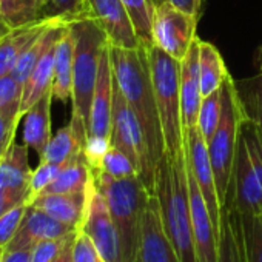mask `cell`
<instances>
[{
	"instance_id": "obj_32",
	"label": "cell",
	"mask_w": 262,
	"mask_h": 262,
	"mask_svg": "<svg viewBox=\"0 0 262 262\" xmlns=\"http://www.w3.org/2000/svg\"><path fill=\"white\" fill-rule=\"evenodd\" d=\"M242 85L244 86H241V83L236 82L245 111L248 117L257 125L262 135V71L254 79L242 82Z\"/></svg>"
},
{
	"instance_id": "obj_24",
	"label": "cell",
	"mask_w": 262,
	"mask_h": 262,
	"mask_svg": "<svg viewBox=\"0 0 262 262\" xmlns=\"http://www.w3.org/2000/svg\"><path fill=\"white\" fill-rule=\"evenodd\" d=\"M231 74L219 50L205 40H199V79L202 97L217 91Z\"/></svg>"
},
{
	"instance_id": "obj_5",
	"label": "cell",
	"mask_w": 262,
	"mask_h": 262,
	"mask_svg": "<svg viewBox=\"0 0 262 262\" xmlns=\"http://www.w3.org/2000/svg\"><path fill=\"white\" fill-rule=\"evenodd\" d=\"M230 208L236 210L242 217L262 213V135L248 114L239 131L225 210Z\"/></svg>"
},
{
	"instance_id": "obj_23",
	"label": "cell",
	"mask_w": 262,
	"mask_h": 262,
	"mask_svg": "<svg viewBox=\"0 0 262 262\" xmlns=\"http://www.w3.org/2000/svg\"><path fill=\"white\" fill-rule=\"evenodd\" d=\"M217 262H247L242 221L237 211L233 208L222 211Z\"/></svg>"
},
{
	"instance_id": "obj_45",
	"label": "cell",
	"mask_w": 262,
	"mask_h": 262,
	"mask_svg": "<svg viewBox=\"0 0 262 262\" xmlns=\"http://www.w3.org/2000/svg\"><path fill=\"white\" fill-rule=\"evenodd\" d=\"M7 150H8L7 147H4L2 144H0V161H2V159H4V156H5Z\"/></svg>"
},
{
	"instance_id": "obj_9",
	"label": "cell",
	"mask_w": 262,
	"mask_h": 262,
	"mask_svg": "<svg viewBox=\"0 0 262 262\" xmlns=\"http://www.w3.org/2000/svg\"><path fill=\"white\" fill-rule=\"evenodd\" d=\"M199 17L181 10L168 0H162L156 5L153 20V45L174 57L182 60L196 36Z\"/></svg>"
},
{
	"instance_id": "obj_4",
	"label": "cell",
	"mask_w": 262,
	"mask_h": 262,
	"mask_svg": "<svg viewBox=\"0 0 262 262\" xmlns=\"http://www.w3.org/2000/svg\"><path fill=\"white\" fill-rule=\"evenodd\" d=\"M94 182L103 196L119 234L122 262H136L142 221L151 191L141 176L114 179L102 171H94Z\"/></svg>"
},
{
	"instance_id": "obj_11",
	"label": "cell",
	"mask_w": 262,
	"mask_h": 262,
	"mask_svg": "<svg viewBox=\"0 0 262 262\" xmlns=\"http://www.w3.org/2000/svg\"><path fill=\"white\" fill-rule=\"evenodd\" d=\"M80 230L90 236L105 262H122L117 228L103 196L96 187V182L91 188L86 216Z\"/></svg>"
},
{
	"instance_id": "obj_3",
	"label": "cell",
	"mask_w": 262,
	"mask_h": 262,
	"mask_svg": "<svg viewBox=\"0 0 262 262\" xmlns=\"http://www.w3.org/2000/svg\"><path fill=\"white\" fill-rule=\"evenodd\" d=\"M74 37V68H73V114L70 123L77 136L86 144L88 122L93 94L96 88L100 56L108 43V37L93 17H83L70 24Z\"/></svg>"
},
{
	"instance_id": "obj_18",
	"label": "cell",
	"mask_w": 262,
	"mask_h": 262,
	"mask_svg": "<svg viewBox=\"0 0 262 262\" xmlns=\"http://www.w3.org/2000/svg\"><path fill=\"white\" fill-rule=\"evenodd\" d=\"M94 176V174H93ZM94 178L86 191L80 193H53V194H39L31 201L30 205L37 207L53 216L54 219L67 224L74 230H80L86 216L88 202Z\"/></svg>"
},
{
	"instance_id": "obj_46",
	"label": "cell",
	"mask_w": 262,
	"mask_h": 262,
	"mask_svg": "<svg viewBox=\"0 0 262 262\" xmlns=\"http://www.w3.org/2000/svg\"><path fill=\"white\" fill-rule=\"evenodd\" d=\"M4 253H5V248L0 245V260H2V257H4Z\"/></svg>"
},
{
	"instance_id": "obj_8",
	"label": "cell",
	"mask_w": 262,
	"mask_h": 262,
	"mask_svg": "<svg viewBox=\"0 0 262 262\" xmlns=\"http://www.w3.org/2000/svg\"><path fill=\"white\" fill-rule=\"evenodd\" d=\"M111 145L123 151L138 167L139 176L153 194L155 188V167L150 159L147 141L141 123L135 113L128 106L122 91L114 80L113 96V120H111Z\"/></svg>"
},
{
	"instance_id": "obj_15",
	"label": "cell",
	"mask_w": 262,
	"mask_h": 262,
	"mask_svg": "<svg viewBox=\"0 0 262 262\" xmlns=\"http://www.w3.org/2000/svg\"><path fill=\"white\" fill-rule=\"evenodd\" d=\"M74 231L77 230L54 219L43 210L28 205L17 233L14 234V237L7 245L5 250L14 251V250H22V248H33L40 241L65 237Z\"/></svg>"
},
{
	"instance_id": "obj_44",
	"label": "cell",
	"mask_w": 262,
	"mask_h": 262,
	"mask_svg": "<svg viewBox=\"0 0 262 262\" xmlns=\"http://www.w3.org/2000/svg\"><path fill=\"white\" fill-rule=\"evenodd\" d=\"M11 31V28L8 27V24L4 20V17H2V14H0V40H2L8 33Z\"/></svg>"
},
{
	"instance_id": "obj_49",
	"label": "cell",
	"mask_w": 262,
	"mask_h": 262,
	"mask_svg": "<svg viewBox=\"0 0 262 262\" xmlns=\"http://www.w3.org/2000/svg\"><path fill=\"white\" fill-rule=\"evenodd\" d=\"M159 2H162V0H155V4H156V5H158Z\"/></svg>"
},
{
	"instance_id": "obj_21",
	"label": "cell",
	"mask_w": 262,
	"mask_h": 262,
	"mask_svg": "<svg viewBox=\"0 0 262 262\" xmlns=\"http://www.w3.org/2000/svg\"><path fill=\"white\" fill-rule=\"evenodd\" d=\"M67 31V30H65ZM63 36V34H62ZM60 36V37H62ZM60 37L54 39L48 48L43 51L37 65L34 67L31 76L24 85V99H22V114L25 113L50 90H53L54 77V60H56V47Z\"/></svg>"
},
{
	"instance_id": "obj_1",
	"label": "cell",
	"mask_w": 262,
	"mask_h": 262,
	"mask_svg": "<svg viewBox=\"0 0 262 262\" xmlns=\"http://www.w3.org/2000/svg\"><path fill=\"white\" fill-rule=\"evenodd\" d=\"M110 56L114 80L142 126L150 159L156 170L165 155V144L151 80L148 48L141 45L136 50H126L110 45Z\"/></svg>"
},
{
	"instance_id": "obj_13",
	"label": "cell",
	"mask_w": 262,
	"mask_h": 262,
	"mask_svg": "<svg viewBox=\"0 0 262 262\" xmlns=\"http://www.w3.org/2000/svg\"><path fill=\"white\" fill-rule=\"evenodd\" d=\"M136 262H181V257L165 231L159 202L155 194L150 196L145 207Z\"/></svg>"
},
{
	"instance_id": "obj_39",
	"label": "cell",
	"mask_w": 262,
	"mask_h": 262,
	"mask_svg": "<svg viewBox=\"0 0 262 262\" xmlns=\"http://www.w3.org/2000/svg\"><path fill=\"white\" fill-rule=\"evenodd\" d=\"M111 147L110 139H103V138H88L86 144L83 147V158L86 161V164L90 165V168L94 171L100 170L102 161L105 158V155L108 153Z\"/></svg>"
},
{
	"instance_id": "obj_43",
	"label": "cell",
	"mask_w": 262,
	"mask_h": 262,
	"mask_svg": "<svg viewBox=\"0 0 262 262\" xmlns=\"http://www.w3.org/2000/svg\"><path fill=\"white\" fill-rule=\"evenodd\" d=\"M74 241V239H73ZM73 241L62 250V253L51 262H73V256H71V247H73Z\"/></svg>"
},
{
	"instance_id": "obj_37",
	"label": "cell",
	"mask_w": 262,
	"mask_h": 262,
	"mask_svg": "<svg viewBox=\"0 0 262 262\" xmlns=\"http://www.w3.org/2000/svg\"><path fill=\"white\" fill-rule=\"evenodd\" d=\"M71 256L73 262H105V259L100 256L90 236L82 230H79L74 236Z\"/></svg>"
},
{
	"instance_id": "obj_17",
	"label": "cell",
	"mask_w": 262,
	"mask_h": 262,
	"mask_svg": "<svg viewBox=\"0 0 262 262\" xmlns=\"http://www.w3.org/2000/svg\"><path fill=\"white\" fill-rule=\"evenodd\" d=\"M199 37L193 40L187 56L181 60V106L184 129L198 125L199 108L204 99L199 79Z\"/></svg>"
},
{
	"instance_id": "obj_30",
	"label": "cell",
	"mask_w": 262,
	"mask_h": 262,
	"mask_svg": "<svg viewBox=\"0 0 262 262\" xmlns=\"http://www.w3.org/2000/svg\"><path fill=\"white\" fill-rule=\"evenodd\" d=\"M42 19H59L67 24L90 17L86 0H43Z\"/></svg>"
},
{
	"instance_id": "obj_34",
	"label": "cell",
	"mask_w": 262,
	"mask_h": 262,
	"mask_svg": "<svg viewBox=\"0 0 262 262\" xmlns=\"http://www.w3.org/2000/svg\"><path fill=\"white\" fill-rule=\"evenodd\" d=\"M241 221L244 228L247 262H262V213L251 217L241 216Z\"/></svg>"
},
{
	"instance_id": "obj_42",
	"label": "cell",
	"mask_w": 262,
	"mask_h": 262,
	"mask_svg": "<svg viewBox=\"0 0 262 262\" xmlns=\"http://www.w3.org/2000/svg\"><path fill=\"white\" fill-rule=\"evenodd\" d=\"M168 2H171L173 5L179 7L184 11H188V13L194 14L196 17L201 16V10L202 8L198 5V0H168Z\"/></svg>"
},
{
	"instance_id": "obj_31",
	"label": "cell",
	"mask_w": 262,
	"mask_h": 262,
	"mask_svg": "<svg viewBox=\"0 0 262 262\" xmlns=\"http://www.w3.org/2000/svg\"><path fill=\"white\" fill-rule=\"evenodd\" d=\"M221 113H222V86L217 91L205 96L201 102L198 126L207 144L211 141L214 131L219 125Z\"/></svg>"
},
{
	"instance_id": "obj_29",
	"label": "cell",
	"mask_w": 262,
	"mask_h": 262,
	"mask_svg": "<svg viewBox=\"0 0 262 262\" xmlns=\"http://www.w3.org/2000/svg\"><path fill=\"white\" fill-rule=\"evenodd\" d=\"M22 99H24V85L17 82L11 73L0 77V111L8 119L20 122L22 119Z\"/></svg>"
},
{
	"instance_id": "obj_12",
	"label": "cell",
	"mask_w": 262,
	"mask_h": 262,
	"mask_svg": "<svg viewBox=\"0 0 262 262\" xmlns=\"http://www.w3.org/2000/svg\"><path fill=\"white\" fill-rule=\"evenodd\" d=\"M113 96H114V74H113L110 42H108L100 56L99 73H97L96 88L93 94L91 111H90L88 138L110 139L111 120H113Z\"/></svg>"
},
{
	"instance_id": "obj_48",
	"label": "cell",
	"mask_w": 262,
	"mask_h": 262,
	"mask_svg": "<svg viewBox=\"0 0 262 262\" xmlns=\"http://www.w3.org/2000/svg\"><path fill=\"white\" fill-rule=\"evenodd\" d=\"M262 51V50H260ZM260 71H262V53H260Z\"/></svg>"
},
{
	"instance_id": "obj_7",
	"label": "cell",
	"mask_w": 262,
	"mask_h": 262,
	"mask_svg": "<svg viewBox=\"0 0 262 262\" xmlns=\"http://www.w3.org/2000/svg\"><path fill=\"white\" fill-rule=\"evenodd\" d=\"M245 117L247 111L236 86V80L230 76L222 85V113L219 125L211 141L207 144L222 211L228 202L239 131Z\"/></svg>"
},
{
	"instance_id": "obj_25",
	"label": "cell",
	"mask_w": 262,
	"mask_h": 262,
	"mask_svg": "<svg viewBox=\"0 0 262 262\" xmlns=\"http://www.w3.org/2000/svg\"><path fill=\"white\" fill-rule=\"evenodd\" d=\"M93 170L86 164L83 153L63 165L57 178L43 190L42 194L53 193H80L86 191L93 182Z\"/></svg>"
},
{
	"instance_id": "obj_40",
	"label": "cell",
	"mask_w": 262,
	"mask_h": 262,
	"mask_svg": "<svg viewBox=\"0 0 262 262\" xmlns=\"http://www.w3.org/2000/svg\"><path fill=\"white\" fill-rule=\"evenodd\" d=\"M17 125H19L17 122L8 119L2 111H0V144L4 147L10 148V145L14 142Z\"/></svg>"
},
{
	"instance_id": "obj_41",
	"label": "cell",
	"mask_w": 262,
	"mask_h": 262,
	"mask_svg": "<svg viewBox=\"0 0 262 262\" xmlns=\"http://www.w3.org/2000/svg\"><path fill=\"white\" fill-rule=\"evenodd\" d=\"M31 257H33V248H22L14 251L5 250L4 257L0 262H31Z\"/></svg>"
},
{
	"instance_id": "obj_36",
	"label": "cell",
	"mask_w": 262,
	"mask_h": 262,
	"mask_svg": "<svg viewBox=\"0 0 262 262\" xmlns=\"http://www.w3.org/2000/svg\"><path fill=\"white\" fill-rule=\"evenodd\" d=\"M77 231L65 236V237H59V239H47V241H40L39 244H36L33 247V257L31 262H51L54 260L62 250L74 239Z\"/></svg>"
},
{
	"instance_id": "obj_35",
	"label": "cell",
	"mask_w": 262,
	"mask_h": 262,
	"mask_svg": "<svg viewBox=\"0 0 262 262\" xmlns=\"http://www.w3.org/2000/svg\"><path fill=\"white\" fill-rule=\"evenodd\" d=\"M65 165V164H63ZM63 165L59 164H50V162H40L36 170H33L31 184H30V204L34 198L43 193V190L57 178Z\"/></svg>"
},
{
	"instance_id": "obj_38",
	"label": "cell",
	"mask_w": 262,
	"mask_h": 262,
	"mask_svg": "<svg viewBox=\"0 0 262 262\" xmlns=\"http://www.w3.org/2000/svg\"><path fill=\"white\" fill-rule=\"evenodd\" d=\"M27 207H28L27 204L17 205L0 217V245L4 248H7V245L11 242V239L17 233L20 222L25 216Z\"/></svg>"
},
{
	"instance_id": "obj_20",
	"label": "cell",
	"mask_w": 262,
	"mask_h": 262,
	"mask_svg": "<svg viewBox=\"0 0 262 262\" xmlns=\"http://www.w3.org/2000/svg\"><path fill=\"white\" fill-rule=\"evenodd\" d=\"M54 99L53 90L47 91L27 113L24 125V141L33 148L39 158L43 156L51 141V100Z\"/></svg>"
},
{
	"instance_id": "obj_16",
	"label": "cell",
	"mask_w": 262,
	"mask_h": 262,
	"mask_svg": "<svg viewBox=\"0 0 262 262\" xmlns=\"http://www.w3.org/2000/svg\"><path fill=\"white\" fill-rule=\"evenodd\" d=\"M28 145L13 142L0 161V191L30 205V184L33 170L28 162Z\"/></svg>"
},
{
	"instance_id": "obj_27",
	"label": "cell",
	"mask_w": 262,
	"mask_h": 262,
	"mask_svg": "<svg viewBox=\"0 0 262 262\" xmlns=\"http://www.w3.org/2000/svg\"><path fill=\"white\" fill-rule=\"evenodd\" d=\"M125 11L133 24L136 36L142 47H153V20L156 4L155 0H122Z\"/></svg>"
},
{
	"instance_id": "obj_14",
	"label": "cell",
	"mask_w": 262,
	"mask_h": 262,
	"mask_svg": "<svg viewBox=\"0 0 262 262\" xmlns=\"http://www.w3.org/2000/svg\"><path fill=\"white\" fill-rule=\"evenodd\" d=\"M86 4L90 17H93L105 31L110 45L126 50L141 47L122 0H86Z\"/></svg>"
},
{
	"instance_id": "obj_2",
	"label": "cell",
	"mask_w": 262,
	"mask_h": 262,
	"mask_svg": "<svg viewBox=\"0 0 262 262\" xmlns=\"http://www.w3.org/2000/svg\"><path fill=\"white\" fill-rule=\"evenodd\" d=\"M153 194L158 198L165 231L181 262H198L185 150L174 158L164 155L159 161L155 173Z\"/></svg>"
},
{
	"instance_id": "obj_10",
	"label": "cell",
	"mask_w": 262,
	"mask_h": 262,
	"mask_svg": "<svg viewBox=\"0 0 262 262\" xmlns=\"http://www.w3.org/2000/svg\"><path fill=\"white\" fill-rule=\"evenodd\" d=\"M185 151H187L188 168L193 173L201 188V193L205 199L207 208L210 211V216H211V221H213V225L219 239L221 230H222V207H221L219 196H217L216 181H214L211 161L208 155V145L198 125L190 129H185Z\"/></svg>"
},
{
	"instance_id": "obj_28",
	"label": "cell",
	"mask_w": 262,
	"mask_h": 262,
	"mask_svg": "<svg viewBox=\"0 0 262 262\" xmlns=\"http://www.w3.org/2000/svg\"><path fill=\"white\" fill-rule=\"evenodd\" d=\"M42 8L43 0H0V14L11 30L40 20Z\"/></svg>"
},
{
	"instance_id": "obj_6",
	"label": "cell",
	"mask_w": 262,
	"mask_h": 262,
	"mask_svg": "<svg viewBox=\"0 0 262 262\" xmlns=\"http://www.w3.org/2000/svg\"><path fill=\"white\" fill-rule=\"evenodd\" d=\"M151 80L162 126L165 155L174 158L185 150L181 106V62L158 47L148 48Z\"/></svg>"
},
{
	"instance_id": "obj_33",
	"label": "cell",
	"mask_w": 262,
	"mask_h": 262,
	"mask_svg": "<svg viewBox=\"0 0 262 262\" xmlns=\"http://www.w3.org/2000/svg\"><path fill=\"white\" fill-rule=\"evenodd\" d=\"M99 171H102L114 179L139 176V171H138V167L135 165V162L131 161L123 151H120L119 148H116L113 145L110 147L108 153L105 155Z\"/></svg>"
},
{
	"instance_id": "obj_47",
	"label": "cell",
	"mask_w": 262,
	"mask_h": 262,
	"mask_svg": "<svg viewBox=\"0 0 262 262\" xmlns=\"http://www.w3.org/2000/svg\"><path fill=\"white\" fill-rule=\"evenodd\" d=\"M202 4H204V0H198V5H199L201 8H202Z\"/></svg>"
},
{
	"instance_id": "obj_22",
	"label": "cell",
	"mask_w": 262,
	"mask_h": 262,
	"mask_svg": "<svg viewBox=\"0 0 262 262\" xmlns=\"http://www.w3.org/2000/svg\"><path fill=\"white\" fill-rule=\"evenodd\" d=\"M73 68H74V37L70 24L56 47L53 96L54 99L67 103L73 96Z\"/></svg>"
},
{
	"instance_id": "obj_19",
	"label": "cell",
	"mask_w": 262,
	"mask_h": 262,
	"mask_svg": "<svg viewBox=\"0 0 262 262\" xmlns=\"http://www.w3.org/2000/svg\"><path fill=\"white\" fill-rule=\"evenodd\" d=\"M56 20L59 19H40L34 24L13 28L0 40V77L13 71L25 50L36 42Z\"/></svg>"
},
{
	"instance_id": "obj_26",
	"label": "cell",
	"mask_w": 262,
	"mask_h": 262,
	"mask_svg": "<svg viewBox=\"0 0 262 262\" xmlns=\"http://www.w3.org/2000/svg\"><path fill=\"white\" fill-rule=\"evenodd\" d=\"M83 141L77 136L73 125L68 123L51 138L43 156L40 158V162L63 165L80 153H83Z\"/></svg>"
}]
</instances>
